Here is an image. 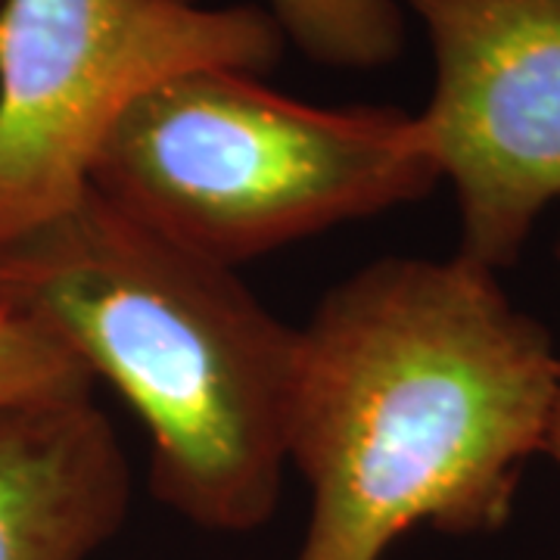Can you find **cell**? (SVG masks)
Returning a JSON list of instances; mask_svg holds the SVG:
<instances>
[{"mask_svg": "<svg viewBox=\"0 0 560 560\" xmlns=\"http://www.w3.org/2000/svg\"><path fill=\"white\" fill-rule=\"evenodd\" d=\"M548 458L555 460V467L560 470V383H558V399H555V415H551V427H548V440H545V452Z\"/></svg>", "mask_w": 560, "mask_h": 560, "instance_id": "9c48e42d", "label": "cell"}, {"mask_svg": "<svg viewBox=\"0 0 560 560\" xmlns=\"http://www.w3.org/2000/svg\"><path fill=\"white\" fill-rule=\"evenodd\" d=\"M440 180L418 113L318 106L241 69H194L150 88L91 168L103 200L234 271L427 200Z\"/></svg>", "mask_w": 560, "mask_h": 560, "instance_id": "3957f363", "label": "cell"}, {"mask_svg": "<svg viewBox=\"0 0 560 560\" xmlns=\"http://www.w3.org/2000/svg\"><path fill=\"white\" fill-rule=\"evenodd\" d=\"M268 13L302 57L330 69H381L405 47L399 0H268Z\"/></svg>", "mask_w": 560, "mask_h": 560, "instance_id": "52a82bcc", "label": "cell"}, {"mask_svg": "<svg viewBox=\"0 0 560 560\" xmlns=\"http://www.w3.org/2000/svg\"><path fill=\"white\" fill-rule=\"evenodd\" d=\"M0 305L109 383L150 436V492L206 533L275 517L296 327L234 268L187 253L91 187L0 249Z\"/></svg>", "mask_w": 560, "mask_h": 560, "instance_id": "7a4b0ae2", "label": "cell"}, {"mask_svg": "<svg viewBox=\"0 0 560 560\" xmlns=\"http://www.w3.org/2000/svg\"><path fill=\"white\" fill-rule=\"evenodd\" d=\"M128 504V458L94 393L0 408V560H91Z\"/></svg>", "mask_w": 560, "mask_h": 560, "instance_id": "8992f818", "label": "cell"}, {"mask_svg": "<svg viewBox=\"0 0 560 560\" xmlns=\"http://www.w3.org/2000/svg\"><path fill=\"white\" fill-rule=\"evenodd\" d=\"M94 393V377L40 327L0 305V408Z\"/></svg>", "mask_w": 560, "mask_h": 560, "instance_id": "ba28073f", "label": "cell"}, {"mask_svg": "<svg viewBox=\"0 0 560 560\" xmlns=\"http://www.w3.org/2000/svg\"><path fill=\"white\" fill-rule=\"evenodd\" d=\"M399 3L433 54L418 125L455 190L458 253L499 275L560 200V0Z\"/></svg>", "mask_w": 560, "mask_h": 560, "instance_id": "5b68a950", "label": "cell"}, {"mask_svg": "<svg viewBox=\"0 0 560 560\" xmlns=\"http://www.w3.org/2000/svg\"><path fill=\"white\" fill-rule=\"evenodd\" d=\"M283 32L256 3L0 0V249L91 190L121 113L194 69L271 72Z\"/></svg>", "mask_w": 560, "mask_h": 560, "instance_id": "277c9868", "label": "cell"}, {"mask_svg": "<svg viewBox=\"0 0 560 560\" xmlns=\"http://www.w3.org/2000/svg\"><path fill=\"white\" fill-rule=\"evenodd\" d=\"M555 261H558V271H560V237H558V246H555Z\"/></svg>", "mask_w": 560, "mask_h": 560, "instance_id": "30bf717a", "label": "cell"}, {"mask_svg": "<svg viewBox=\"0 0 560 560\" xmlns=\"http://www.w3.org/2000/svg\"><path fill=\"white\" fill-rule=\"evenodd\" d=\"M560 383L551 330L467 256H386L296 327L283 448L308 486L296 560H383L430 526H508L545 452Z\"/></svg>", "mask_w": 560, "mask_h": 560, "instance_id": "6da1fadb", "label": "cell"}]
</instances>
